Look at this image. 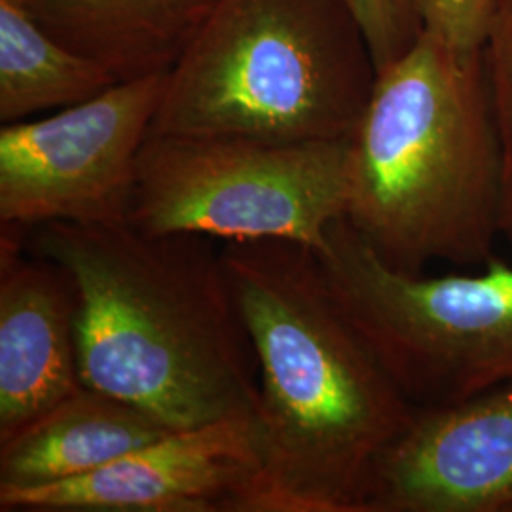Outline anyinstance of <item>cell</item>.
Returning <instances> with one entry per match:
<instances>
[{
    "mask_svg": "<svg viewBox=\"0 0 512 512\" xmlns=\"http://www.w3.org/2000/svg\"><path fill=\"white\" fill-rule=\"evenodd\" d=\"M222 260L260 382L247 512H366L374 465L418 408L340 310L313 249L222 241Z\"/></svg>",
    "mask_w": 512,
    "mask_h": 512,
    "instance_id": "cell-1",
    "label": "cell"
},
{
    "mask_svg": "<svg viewBox=\"0 0 512 512\" xmlns=\"http://www.w3.org/2000/svg\"><path fill=\"white\" fill-rule=\"evenodd\" d=\"M217 241L128 222L29 230L27 251L61 264L76 283L82 384L173 431L256 418L255 346Z\"/></svg>",
    "mask_w": 512,
    "mask_h": 512,
    "instance_id": "cell-2",
    "label": "cell"
},
{
    "mask_svg": "<svg viewBox=\"0 0 512 512\" xmlns=\"http://www.w3.org/2000/svg\"><path fill=\"white\" fill-rule=\"evenodd\" d=\"M346 219L387 266L482 268L501 239V147L484 50L423 31L376 76L349 137Z\"/></svg>",
    "mask_w": 512,
    "mask_h": 512,
    "instance_id": "cell-3",
    "label": "cell"
},
{
    "mask_svg": "<svg viewBox=\"0 0 512 512\" xmlns=\"http://www.w3.org/2000/svg\"><path fill=\"white\" fill-rule=\"evenodd\" d=\"M376 76L342 0H217L167 73L148 135L349 139Z\"/></svg>",
    "mask_w": 512,
    "mask_h": 512,
    "instance_id": "cell-4",
    "label": "cell"
},
{
    "mask_svg": "<svg viewBox=\"0 0 512 512\" xmlns=\"http://www.w3.org/2000/svg\"><path fill=\"white\" fill-rule=\"evenodd\" d=\"M340 310L416 408L463 403L512 382V264L476 274L387 266L349 220L315 253Z\"/></svg>",
    "mask_w": 512,
    "mask_h": 512,
    "instance_id": "cell-5",
    "label": "cell"
},
{
    "mask_svg": "<svg viewBox=\"0 0 512 512\" xmlns=\"http://www.w3.org/2000/svg\"><path fill=\"white\" fill-rule=\"evenodd\" d=\"M348 156L349 139L272 145L148 135L126 222L148 234L283 239L317 253L348 213Z\"/></svg>",
    "mask_w": 512,
    "mask_h": 512,
    "instance_id": "cell-6",
    "label": "cell"
},
{
    "mask_svg": "<svg viewBox=\"0 0 512 512\" xmlns=\"http://www.w3.org/2000/svg\"><path fill=\"white\" fill-rule=\"evenodd\" d=\"M167 73L122 80L37 122L0 128V224L128 220L137 162Z\"/></svg>",
    "mask_w": 512,
    "mask_h": 512,
    "instance_id": "cell-7",
    "label": "cell"
},
{
    "mask_svg": "<svg viewBox=\"0 0 512 512\" xmlns=\"http://www.w3.org/2000/svg\"><path fill=\"white\" fill-rule=\"evenodd\" d=\"M260 475L256 418L171 431L73 480L0 490L2 512H247Z\"/></svg>",
    "mask_w": 512,
    "mask_h": 512,
    "instance_id": "cell-8",
    "label": "cell"
},
{
    "mask_svg": "<svg viewBox=\"0 0 512 512\" xmlns=\"http://www.w3.org/2000/svg\"><path fill=\"white\" fill-rule=\"evenodd\" d=\"M366 512H512V382L418 408L374 465Z\"/></svg>",
    "mask_w": 512,
    "mask_h": 512,
    "instance_id": "cell-9",
    "label": "cell"
},
{
    "mask_svg": "<svg viewBox=\"0 0 512 512\" xmlns=\"http://www.w3.org/2000/svg\"><path fill=\"white\" fill-rule=\"evenodd\" d=\"M0 442L82 384L80 298L61 264L27 251L29 230L0 224Z\"/></svg>",
    "mask_w": 512,
    "mask_h": 512,
    "instance_id": "cell-10",
    "label": "cell"
},
{
    "mask_svg": "<svg viewBox=\"0 0 512 512\" xmlns=\"http://www.w3.org/2000/svg\"><path fill=\"white\" fill-rule=\"evenodd\" d=\"M171 431L145 410L84 385L0 442V490L90 475Z\"/></svg>",
    "mask_w": 512,
    "mask_h": 512,
    "instance_id": "cell-11",
    "label": "cell"
},
{
    "mask_svg": "<svg viewBox=\"0 0 512 512\" xmlns=\"http://www.w3.org/2000/svg\"><path fill=\"white\" fill-rule=\"evenodd\" d=\"M59 42L118 80L169 73L217 0H18Z\"/></svg>",
    "mask_w": 512,
    "mask_h": 512,
    "instance_id": "cell-12",
    "label": "cell"
},
{
    "mask_svg": "<svg viewBox=\"0 0 512 512\" xmlns=\"http://www.w3.org/2000/svg\"><path fill=\"white\" fill-rule=\"evenodd\" d=\"M118 76L52 37L18 0H0V122L84 103Z\"/></svg>",
    "mask_w": 512,
    "mask_h": 512,
    "instance_id": "cell-13",
    "label": "cell"
},
{
    "mask_svg": "<svg viewBox=\"0 0 512 512\" xmlns=\"http://www.w3.org/2000/svg\"><path fill=\"white\" fill-rule=\"evenodd\" d=\"M484 57L501 147V241L512 251V0H497Z\"/></svg>",
    "mask_w": 512,
    "mask_h": 512,
    "instance_id": "cell-14",
    "label": "cell"
},
{
    "mask_svg": "<svg viewBox=\"0 0 512 512\" xmlns=\"http://www.w3.org/2000/svg\"><path fill=\"white\" fill-rule=\"evenodd\" d=\"M361 27L376 65L384 71L423 35L416 0H342Z\"/></svg>",
    "mask_w": 512,
    "mask_h": 512,
    "instance_id": "cell-15",
    "label": "cell"
},
{
    "mask_svg": "<svg viewBox=\"0 0 512 512\" xmlns=\"http://www.w3.org/2000/svg\"><path fill=\"white\" fill-rule=\"evenodd\" d=\"M423 31L461 54L482 52L497 0H416Z\"/></svg>",
    "mask_w": 512,
    "mask_h": 512,
    "instance_id": "cell-16",
    "label": "cell"
}]
</instances>
